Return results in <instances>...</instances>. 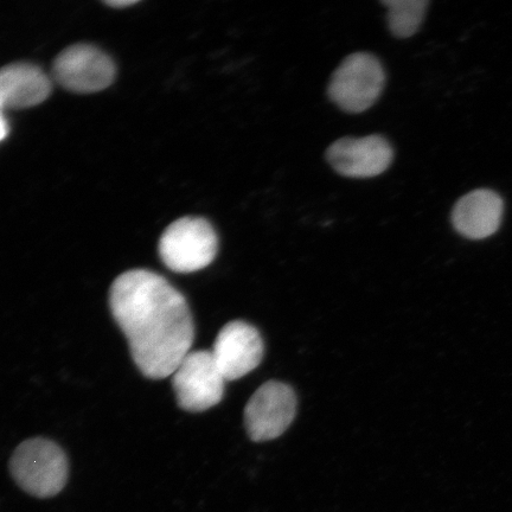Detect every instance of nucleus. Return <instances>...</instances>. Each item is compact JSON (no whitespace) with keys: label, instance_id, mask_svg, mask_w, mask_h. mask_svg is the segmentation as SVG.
Segmentation results:
<instances>
[{"label":"nucleus","instance_id":"8","mask_svg":"<svg viewBox=\"0 0 512 512\" xmlns=\"http://www.w3.org/2000/svg\"><path fill=\"white\" fill-rule=\"evenodd\" d=\"M264 350L259 331L246 322L234 320L223 326L211 354L224 379L234 381L259 367Z\"/></svg>","mask_w":512,"mask_h":512},{"label":"nucleus","instance_id":"9","mask_svg":"<svg viewBox=\"0 0 512 512\" xmlns=\"http://www.w3.org/2000/svg\"><path fill=\"white\" fill-rule=\"evenodd\" d=\"M394 152L381 136L343 138L331 144L326 159L339 175L369 178L383 174L392 164Z\"/></svg>","mask_w":512,"mask_h":512},{"label":"nucleus","instance_id":"11","mask_svg":"<svg viewBox=\"0 0 512 512\" xmlns=\"http://www.w3.org/2000/svg\"><path fill=\"white\" fill-rule=\"evenodd\" d=\"M51 82L34 64L12 63L0 69V106L10 110L41 105L49 98Z\"/></svg>","mask_w":512,"mask_h":512},{"label":"nucleus","instance_id":"3","mask_svg":"<svg viewBox=\"0 0 512 512\" xmlns=\"http://www.w3.org/2000/svg\"><path fill=\"white\" fill-rule=\"evenodd\" d=\"M219 240L213 226L202 217H183L166 228L159 241V255L172 272L192 273L214 261Z\"/></svg>","mask_w":512,"mask_h":512},{"label":"nucleus","instance_id":"13","mask_svg":"<svg viewBox=\"0 0 512 512\" xmlns=\"http://www.w3.org/2000/svg\"><path fill=\"white\" fill-rule=\"evenodd\" d=\"M9 133V126L8 123H6L5 118L3 117V107L0 106V142H3V140L8 136Z\"/></svg>","mask_w":512,"mask_h":512},{"label":"nucleus","instance_id":"7","mask_svg":"<svg viewBox=\"0 0 512 512\" xmlns=\"http://www.w3.org/2000/svg\"><path fill=\"white\" fill-rule=\"evenodd\" d=\"M296 409V394L290 386L278 381L262 384L245 409L249 437L258 443L279 438L292 424Z\"/></svg>","mask_w":512,"mask_h":512},{"label":"nucleus","instance_id":"6","mask_svg":"<svg viewBox=\"0 0 512 512\" xmlns=\"http://www.w3.org/2000/svg\"><path fill=\"white\" fill-rule=\"evenodd\" d=\"M53 73L55 80L67 91L91 94L112 85L115 66L104 51L89 44H76L56 57Z\"/></svg>","mask_w":512,"mask_h":512},{"label":"nucleus","instance_id":"2","mask_svg":"<svg viewBox=\"0 0 512 512\" xmlns=\"http://www.w3.org/2000/svg\"><path fill=\"white\" fill-rule=\"evenodd\" d=\"M10 472L19 488L30 496L51 498L59 495L67 484L68 459L53 441L30 439L12 454Z\"/></svg>","mask_w":512,"mask_h":512},{"label":"nucleus","instance_id":"14","mask_svg":"<svg viewBox=\"0 0 512 512\" xmlns=\"http://www.w3.org/2000/svg\"><path fill=\"white\" fill-rule=\"evenodd\" d=\"M136 0H111V2H106L108 6H112V8H128V6H132L137 4Z\"/></svg>","mask_w":512,"mask_h":512},{"label":"nucleus","instance_id":"1","mask_svg":"<svg viewBox=\"0 0 512 512\" xmlns=\"http://www.w3.org/2000/svg\"><path fill=\"white\" fill-rule=\"evenodd\" d=\"M110 309L140 373L151 380L174 375L195 339L183 294L162 275L132 270L113 281Z\"/></svg>","mask_w":512,"mask_h":512},{"label":"nucleus","instance_id":"4","mask_svg":"<svg viewBox=\"0 0 512 512\" xmlns=\"http://www.w3.org/2000/svg\"><path fill=\"white\" fill-rule=\"evenodd\" d=\"M386 82L382 64L374 55H349L329 83V96L344 112L362 113L379 100Z\"/></svg>","mask_w":512,"mask_h":512},{"label":"nucleus","instance_id":"10","mask_svg":"<svg viewBox=\"0 0 512 512\" xmlns=\"http://www.w3.org/2000/svg\"><path fill=\"white\" fill-rule=\"evenodd\" d=\"M504 213L502 197L495 191L480 189L460 198L452 213V223L467 239L482 240L494 235Z\"/></svg>","mask_w":512,"mask_h":512},{"label":"nucleus","instance_id":"5","mask_svg":"<svg viewBox=\"0 0 512 512\" xmlns=\"http://www.w3.org/2000/svg\"><path fill=\"white\" fill-rule=\"evenodd\" d=\"M226 379L211 351H190L172 375L178 406L190 413L208 411L220 403Z\"/></svg>","mask_w":512,"mask_h":512},{"label":"nucleus","instance_id":"12","mask_svg":"<svg viewBox=\"0 0 512 512\" xmlns=\"http://www.w3.org/2000/svg\"><path fill=\"white\" fill-rule=\"evenodd\" d=\"M388 27L398 38L416 34L426 15V0H386Z\"/></svg>","mask_w":512,"mask_h":512}]
</instances>
